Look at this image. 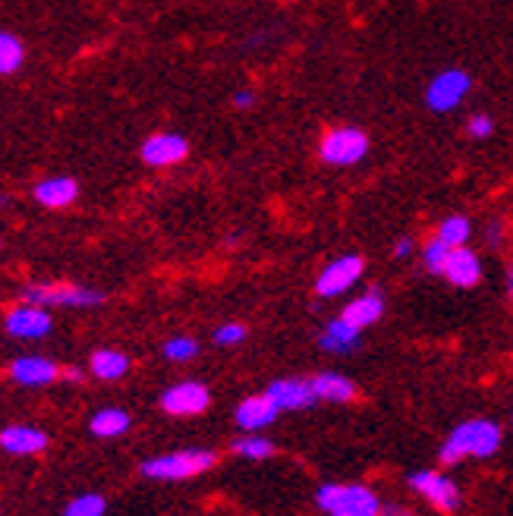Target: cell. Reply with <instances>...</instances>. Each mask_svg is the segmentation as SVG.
Segmentation results:
<instances>
[{"mask_svg": "<svg viewBox=\"0 0 513 516\" xmlns=\"http://www.w3.org/2000/svg\"><path fill=\"white\" fill-rule=\"evenodd\" d=\"M359 328H353V325H347L344 318H331L328 325H325V331L318 334V347H322L325 353H331V356H347V353H353L356 347H359Z\"/></svg>", "mask_w": 513, "mask_h": 516, "instance_id": "19", "label": "cell"}, {"mask_svg": "<svg viewBox=\"0 0 513 516\" xmlns=\"http://www.w3.org/2000/svg\"><path fill=\"white\" fill-rule=\"evenodd\" d=\"M384 306H388V303H384V293L381 290H369V293L350 299V303L344 306V312H340V318H344L347 325L366 331V328H372V325H378V321H381Z\"/></svg>", "mask_w": 513, "mask_h": 516, "instance_id": "18", "label": "cell"}, {"mask_svg": "<svg viewBox=\"0 0 513 516\" xmlns=\"http://www.w3.org/2000/svg\"><path fill=\"white\" fill-rule=\"evenodd\" d=\"M104 513H108V501H104V494H95V491L76 494V498L63 507V516H104Z\"/></svg>", "mask_w": 513, "mask_h": 516, "instance_id": "26", "label": "cell"}, {"mask_svg": "<svg viewBox=\"0 0 513 516\" xmlns=\"http://www.w3.org/2000/svg\"><path fill=\"white\" fill-rule=\"evenodd\" d=\"M233 454L243 460H268L274 454V444L259 432H246L243 438L233 441Z\"/></svg>", "mask_w": 513, "mask_h": 516, "instance_id": "25", "label": "cell"}, {"mask_svg": "<svg viewBox=\"0 0 513 516\" xmlns=\"http://www.w3.org/2000/svg\"><path fill=\"white\" fill-rule=\"evenodd\" d=\"M312 381V391L318 397V403H350L356 400V384L347 378V375H340V372H318Z\"/></svg>", "mask_w": 513, "mask_h": 516, "instance_id": "20", "label": "cell"}, {"mask_svg": "<svg viewBox=\"0 0 513 516\" xmlns=\"http://www.w3.org/2000/svg\"><path fill=\"white\" fill-rule=\"evenodd\" d=\"M504 444V432L495 419H466L444 438L438 460L441 466H454L460 460H488Z\"/></svg>", "mask_w": 513, "mask_h": 516, "instance_id": "1", "label": "cell"}, {"mask_svg": "<svg viewBox=\"0 0 513 516\" xmlns=\"http://www.w3.org/2000/svg\"><path fill=\"white\" fill-rule=\"evenodd\" d=\"M32 196L38 205H45V208H67L79 199V180L67 177V174L45 177V180L35 183Z\"/></svg>", "mask_w": 513, "mask_h": 516, "instance_id": "17", "label": "cell"}, {"mask_svg": "<svg viewBox=\"0 0 513 516\" xmlns=\"http://www.w3.org/2000/svg\"><path fill=\"white\" fill-rule=\"evenodd\" d=\"M491 133H495V120H491L488 114H473L466 120V136L469 139H488Z\"/></svg>", "mask_w": 513, "mask_h": 516, "instance_id": "30", "label": "cell"}, {"mask_svg": "<svg viewBox=\"0 0 513 516\" xmlns=\"http://www.w3.org/2000/svg\"><path fill=\"white\" fill-rule=\"evenodd\" d=\"M23 303H35L41 309L57 306V309H95L104 303V293L82 287V284H26Z\"/></svg>", "mask_w": 513, "mask_h": 516, "instance_id": "4", "label": "cell"}, {"mask_svg": "<svg viewBox=\"0 0 513 516\" xmlns=\"http://www.w3.org/2000/svg\"><path fill=\"white\" fill-rule=\"evenodd\" d=\"M413 249H416V243L410 240V236H400V240L394 243V255H397V258H410Z\"/></svg>", "mask_w": 513, "mask_h": 516, "instance_id": "31", "label": "cell"}, {"mask_svg": "<svg viewBox=\"0 0 513 516\" xmlns=\"http://www.w3.org/2000/svg\"><path fill=\"white\" fill-rule=\"evenodd\" d=\"M54 328L51 312L35 303H19L4 315V331L16 340H41Z\"/></svg>", "mask_w": 513, "mask_h": 516, "instance_id": "10", "label": "cell"}, {"mask_svg": "<svg viewBox=\"0 0 513 516\" xmlns=\"http://www.w3.org/2000/svg\"><path fill=\"white\" fill-rule=\"evenodd\" d=\"M130 425H133V416L126 413V410H117V406H108V410H98L89 422L92 428V435L101 438V441H111V438H120L130 432Z\"/></svg>", "mask_w": 513, "mask_h": 516, "instance_id": "22", "label": "cell"}, {"mask_svg": "<svg viewBox=\"0 0 513 516\" xmlns=\"http://www.w3.org/2000/svg\"><path fill=\"white\" fill-rule=\"evenodd\" d=\"M469 233H473V224H469V218H463V214H447V218L435 230L438 240H444L451 249L466 246L469 243Z\"/></svg>", "mask_w": 513, "mask_h": 516, "instance_id": "24", "label": "cell"}, {"mask_svg": "<svg viewBox=\"0 0 513 516\" xmlns=\"http://www.w3.org/2000/svg\"><path fill=\"white\" fill-rule=\"evenodd\" d=\"M255 104V92L252 89H240V92H233V107H252Z\"/></svg>", "mask_w": 513, "mask_h": 516, "instance_id": "32", "label": "cell"}, {"mask_svg": "<svg viewBox=\"0 0 513 516\" xmlns=\"http://www.w3.org/2000/svg\"><path fill=\"white\" fill-rule=\"evenodd\" d=\"M158 403H161V410L174 419L202 416L211 406V391L202 381H180V384H170Z\"/></svg>", "mask_w": 513, "mask_h": 516, "instance_id": "8", "label": "cell"}, {"mask_svg": "<svg viewBox=\"0 0 513 516\" xmlns=\"http://www.w3.org/2000/svg\"><path fill=\"white\" fill-rule=\"evenodd\" d=\"M315 507L328 516H381L384 504L369 485L328 482L315 491Z\"/></svg>", "mask_w": 513, "mask_h": 516, "instance_id": "2", "label": "cell"}, {"mask_svg": "<svg viewBox=\"0 0 513 516\" xmlns=\"http://www.w3.org/2000/svg\"><path fill=\"white\" fill-rule=\"evenodd\" d=\"M48 447V435L35 425H7L0 432V450H7L13 457H32Z\"/></svg>", "mask_w": 513, "mask_h": 516, "instance_id": "16", "label": "cell"}, {"mask_svg": "<svg viewBox=\"0 0 513 516\" xmlns=\"http://www.w3.org/2000/svg\"><path fill=\"white\" fill-rule=\"evenodd\" d=\"M381 516H416V513H410V510H403V507L391 504V507H384V510H381Z\"/></svg>", "mask_w": 513, "mask_h": 516, "instance_id": "34", "label": "cell"}, {"mask_svg": "<svg viewBox=\"0 0 513 516\" xmlns=\"http://www.w3.org/2000/svg\"><path fill=\"white\" fill-rule=\"evenodd\" d=\"M362 271H366L362 255H340V258H334V262H328L322 268V274L315 277V293L322 299H334L340 293H347L350 287L359 284Z\"/></svg>", "mask_w": 513, "mask_h": 516, "instance_id": "9", "label": "cell"}, {"mask_svg": "<svg viewBox=\"0 0 513 516\" xmlns=\"http://www.w3.org/2000/svg\"><path fill=\"white\" fill-rule=\"evenodd\" d=\"M60 378H67V381H82V378H85V375H82V372H79V369H70V372H63V375H60Z\"/></svg>", "mask_w": 513, "mask_h": 516, "instance_id": "36", "label": "cell"}, {"mask_svg": "<svg viewBox=\"0 0 513 516\" xmlns=\"http://www.w3.org/2000/svg\"><path fill=\"white\" fill-rule=\"evenodd\" d=\"M406 485H410L416 494H422L425 501H429L438 513L444 516H454L460 513L463 507V494H460V485L444 476V472H435V469H416L410 472V479H406Z\"/></svg>", "mask_w": 513, "mask_h": 516, "instance_id": "6", "label": "cell"}, {"mask_svg": "<svg viewBox=\"0 0 513 516\" xmlns=\"http://www.w3.org/2000/svg\"><path fill=\"white\" fill-rule=\"evenodd\" d=\"M139 155L148 167H174V164L186 161L189 142L180 133H155L142 142Z\"/></svg>", "mask_w": 513, "mask_h": 516, "instance_id": "11", "label": "cell"}, {"mask_svg": "<svg viewBox=\"0 0 513 516\" xmlns=\"http://www.w3.org/2000/svg\"><path fill=\"white\" fill-rule=\"evenodd\" d=\"M243 340H246V325H240V321H227V325L215 331L218 347H240Z\"/></svg>", "mask_w": 513, "mask_h": 516, "instance_id": "29", "label": "cell"}, {"mask_svg": "<svg viewBox=\"0 0 513 516\" xmlns=\"http://www.w3.org/2000/svg\"><path fill=\"white\" fill-rule=\"evenodd\" d=\"M469 89H473L469 73H463L457 67L441 70L432 76L429 89H425V104H429L435 114H447V111H454V107H460V101L469 95Z\"/></svg>", "mask_w": 513, "mask_h": 516, "instance_id": "7", "label": "cell"}, {"mask_svg": "<svg viewBox=\"0 0 513 516\" xmlns=\"http://www.w3.org/2000/svg\"><path fill=\"white\" fill-rule=\"evenodd\" d=\"M447 281H451L454 287H476L482 281V258L473 252V249H466V246H457L451 249V255H447V265L441 271Z\"/></svg>", "mask_w": 513, "mask_h": 516, "instance_id": "15", "label": "cell"}, {"mask_svg": "<svg viewBox=\"0 0 513 516\" xmlns=\"http://www.w3.org/2000/svg\"><path fill=\"white\" fill-rule=\"evenodd\" d=\"M485 236H488V243H491V246H501V236H504V233H501V224L495 221V224L488 227V233H485Z\"/></svg>", "mask_w": 513, "mask_h": 516, "instance_id": "33", "label": "cell"}, {"mask_svg": "<svg viewBox=\"0 0 513 516\" xmlns=\"http://www.w3.org/2000/svg\"><path fill=\"white\" fill-rule=\"evenodd\" d=\"M218 454L205 447H186V450H170V454H158L142 463V476L155 482H186L196 479L202 472L215 469Z\"/></svg>", "mask_w": 513, "mask_h": 516, "instance_id": "3", "label": "cell"}, {"mask_svg": "<svg viewBox=\"0 0 513 516\" xmlns=\"http://www.w3.org/2000/svg\"><path fill=\"white\" fill-rule=\"evenodd\" d=\"M130 356L120 353V350H111V347H104V350H95L92 359H89V372L98 378V381H120L126 378V372H130Z\"/></svg>", "mask_w": 513, "mask_h": 516, "instance_id": "21", "label": "cell"}, {"mask_svg": "<svg viewBox=\"0 0 513 516\" xmlns=\"http://www.w3.org/2000/svg\"><path fill=\"white\" fill-rule=\"evenodd\" d=\"M26 63V45L13 32L0 29V76H13Z\"/></svg>", "mask_w": 513, "mask_h": 516, "instance_id": "23", "label": "cell"}, {"mask_svg": "<svg viewBox=\"0 0 513 516\" xmlns=\"http://www.w3.org/2000/svg\"><path fill=\"white\" fill-rule=\"evenodd\" d=\"M504 287H507V299L513 303V265L507 268V277H504Z\"/></svg>", "mask_w": 513, "mask_h": 516, "instance_id": "35", "label": "cell"}, {"mask_svg": "<svg viewBox=\"0 0 513 516\" xmlns=\"http://www.w3.org/2000/svg\"><path fill=\"white\" fill-rule=\"evenodd\" d=\"M265 394L277 403L281 413H296V410H309L318 403L312 381L309 378H277L265 387Z\"/></svg>", "mask_w": 513, "mask_h": 516, "instance_id": "12", "label": "cell"}, {"mask_svg": "<svg viewBox=\"0 0 513 516\" xmlns=\"http://www.w3.org/2000/svg\"><path fill=\"white\" fill-rule=\"evenodd\" d=\"M60 365L48 356H19L10 362V378L19 387H48L60 378Z\"/></svg>", "mask_w": 513, "mask_h": 516, "instance_id": "13", "label": "cell"}, {"mask_svg": "<svg viewBox=\"0 0 513 516\" xmlns=\"http://www.w3.org/2000/svg\"><path fill=\"white\" fill-rule=\"evenodd\" d=\"M447 255H451V246H447L444 240H438V236H432V240L422 246V262H425V268H429L432 274L444 271Z\"/></svg>", "mask_w": 513, "mask_h": 516, "instance_id": "28", "label": "cell"}, {"mask_svg": "<svg viewBox=\"0 0 513 516\" xmlns=\"http://www.w3.org/2000/svg\"><path fill=\"white\" fill-rule=\"evenodd\" d=\"M369 136L359 126H334L318 142V158L331 167H353L369 155Z\"/></svg>", "mask_w": 513, "mask_h": 516, "instance_id": "5", "label": "cell"}, {"mask_svg": "<svg viewBox=\"0 0 513 516\" xmlns=\"http://www.w3.org/2000/svg\"><path fill=\"white\" fill-rule=\"evenodd\" d=\"M199 356V343L192 337H170L164 340V359L170 362H189Z\"/></svg>", "mask_w": 513, "mask_h": 516, "instance_id": "27", "label": "cell"}, {"mask_svg": "<svg viewBox=\"0 0 513 516\" xmlns=\"http://www.w3.org/2000/svg\"><path fill=\"white\" fill-rule=\"evenodd\" d=\"M277 416H281V410H277V403L268 394H252L240 400L237 410H233V422H237L243 432H262V428L277 422Z\"/></svg>", "mask_w": 513, "mask_h": 516, "instance_id": "14", "label": "cell"}]
</instances>
